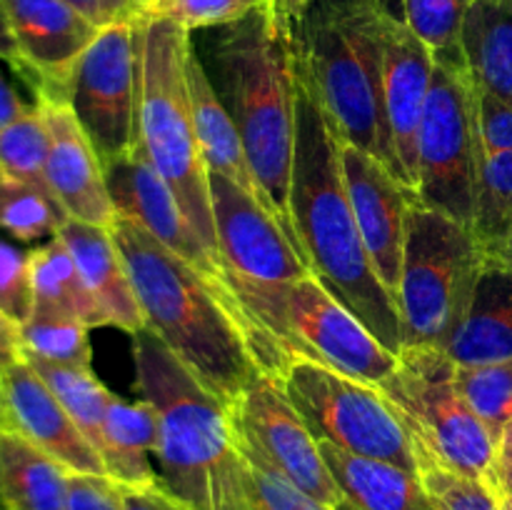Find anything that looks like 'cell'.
<instances>
[{"label": "cell", "mask_w": 512, "mask_h": 510, "mask_svg": "<svg viewBox=\"0 0 512 510\" xmlns=\"http://www.w3.org/2000/svg\"><path fill=\"white\" fill-rule=\"evenodd\" d=\"M298 60V55H295ZM290 218L310 273L393 350L405 348L393 295L370 263L340 165V135L298 65Z\"/></svg>", "instance_id": "1"}, {"label": "cell", "mask_w": 512, "mask_h": 510, "mask_svg": "<svg viewBox=\"0 0 512 510\" xmlns=\"http://www.w3.org/2000/svg\"><path fill=\"white\" fill-rule=\"evenodd\" d=\"M110 233L128 265L145 328L153 330L210 393L233 408L260 375L243 313L138 223L118 215Z\"/></svg>", "instance_id": "2"}, {"label": "cell", "mask_w": 512, "mask_h": 510, "mask_svg": "<svg viewBox=\"0 0 512 510\" xmlns=\"http://www.w3.org/2000/svg\"><path fill=\"white\" fill-rule=\"evenodd\" d=\"M210 55L218 70L213 85L238 128L250 168L300 250L290 218L298 60L288 0H270L248 18L218 28Z\"/></svg>", "instance_id": "3"}, {"label": "cell", "mask_w": 512, "mask_h": 510, "mask_svg": "<svg viewBox=\"0 0 512 510\" xmlns=\"http://www.w3.org/2000/svg\"><path fill=\"white\" fill-rule=\"evenodd\" d=\"M138 388L160 418V485L188 510H250L233 408L143 328L133 335Z\"/></svg>", "instance_id": "4"}, {"label": "cell", "mask_w": 512, "mask_h": 510, "mask_svg": "<svg viewBox=\"0 0 512 510\" xmlns=\"http://www.w3.org/2000/svg\"><path fill=\"white\" fill-rule=\"evenodd\" d=\"M298 65L340 140L378 158L400 183L385 118L383 10L388 0H288Z\"/></svg>", "instance_id": "5"}, {"label": "cell", "mask_w": 512, "mask_h": 510, "mask_svg": "<svg viewBox=\"0 0 512 510\" xmlns=\"http://www.w3.org/2000/svg\"><path fill=\"white\" fill-rule=\"evenodd\" d=\"M218 255L225 280L248 320L260 373L283 378L298 358L290 340L288 303L295 283L310 275L278 220L225 175L208 173Z\"/></svg>", "instance_id": "6"}, {"label": "cell", "mask_w": 512, "mask_h": 510, "mask_svg": "<svg viewBox=\"0 0 512 510\" xmlns=\"http://www.w3.org/2000/svg\"><path fill=\"white\" fill-rule=\"evenodd\" d=\"M190 50V30L175 20L153 13L138 20V143L220 263L208 168L190 110Z\"/></svg>", "instance_id": "7"}, {"label": "cell", "mask_w": 512, "mask_h": 510, "mask_svg": "<svg viewBox=\"0 0 512 510\" xmlns=\"http://www.w3.org/2000/svg\"><path fill=\"white\" fill-rule=\"evenodd\" d=\"M485 260L473 230L423 203L410 208L395 298L405 348L448 350L473 303Z\"/></svg>", "instance_id": "8"}, {"label": "cell", "mask_w": 512, "mask_h": 510, "mask_svg": "<svg viewBox=\"0 0 512 510\" xmlns=\"http://www.w3.org/2000/svg\"><path fill=\"white\" fill-rule=\"evenodd\" d=\"M378 390L408 428L415 458L488 485L498 463V440L460 393L458 365L445 350H400L398 368Z\"/></svg>", "instance_id": "9"}, {"label": "cell", "mask_w": 512, "mask_h": 510, "mask_svg": "<svg viewBox=\"0 0 512 510\" xmlns=\"http://www.w3.org/2000/svg\"><path fill=\"white\" fill-rule=\"evenodd\" d=\"M280 380L315 438L418 475L413 438L375 385L303 355L290 360Z\"/></svg>", "instance_id": "10"}, {"label": "cell", "mask_w": 512, "mask_h": 510, "mask_svg": "<svg viewBox=\"0 0 512 510\" xmlns=\"http://www.w3.org/2000/svg\"><path fill=\"white\" fill-rule=\"evenodd\" d=\"M483 155L473 78L465 68L435 63L418 135V203L473 228Z\"/></svg>", "instance_id": "11"}, {"label": "cell", "mask_w": 512, "mask_h": 510, "mask_svg": "<svg viewBox=\"0 0 512 510\" xmlns=\"http://www.w3.org/2000/svg\"><path fill=\"white\" fill-rule=\"evenodd\" d=\"M138 80V20L100 28L70 75L65 103L103 165L138 145Z\"/></svg>", "instance_id": "12"}, {"label": "cell", "mask_w": 512, "mask_h": 510, "mask_svg": "<svg viewBox=\"0 0 512 510\" xmlns=\"http://www.w3.org/2000/svg\"><path fill=\"white\" fill-rule=\"evenodd\" d=\"M238 433L280 475L333 510H345V498L320 453V443L285 393L283 380L260 373L233 405Z\"/></svg>", "instance_id": "13"}, {"label": "cell", "mask_w": 512, "mask_h": 510, "mask_svg": "<svg viewBox=\"0 0 512 510\" xmlns=\"http://www.w3.org/2000/svg\"><path fill=\"white\" fill-rule=\"evenodd\" d=\"M288 325L295 355L318 360L360 383L380 388L398 368V355L385 348L313 273L298 280L290 293Z\"/></svg>", "instance_id": "14"}, {"label": "cell", "mask_w": 512, "mask_h": 510, "mask_svg": "<svg viewBox=\"0 0 512 510\" xmlns=\"http://www.w3.org/2000/svg\"><path fill=\"white\" fill-rule=\"evenodd\" d=\"M103 168L115 213L138 223L143 230H148L170 253L183 258L190 268L205 275L218 288V293L223 298H228L240 310L238 300L233 298V293L228 288V280H225V268L205 248V243L195 233L190 220L185 218L183 208L178 205L175 195L170 193L165 180L158 175V170L153 168V163L148 160L145 150L140 148V143L130 153H125L123 158L113 160V163H105Z\"/></svg>", "instance_id": "15"}, {"label": "cell", "mask_w": 512, "mask_h": 510, "mask_svg": "<svg viewBox=\"0 0 512 510\" xmlns=\"http://www.w3.org/2000/svg\"><path fill=\"white\" fill-rule=\"evenodd\" d=\"M340 165L370 263L395 300L403 268L408 215L418 203V193L400 183L378 158L345 140H340Z\"/></svg>", "instance_id": "16"}, {"label": "cell", "mask_w": 512, "mask_h": 510, "mask_svg": "<svg viewBox=\"0 0 512 510\" xmlns=\"http://www.w3.org/2000/svg\"><path fill=\"white\" fill-rule=\"evenodd\" d=\"M8 13L20 58L23 83L38 98L65 100L75 63L100 28L65 0H0Z\"/></svg>", "instance_id": "17"}, {"label": "cell", "mask_w": 512, "mask_h": 510, "mask_svg": "<svg viewBox=\"0 0 512 510\" xmlns=\"http://www.w3.org/2000/svg\"><path fill=\"white\" fill-rule=\"evenodd\" d=\"M435 58L428 45L403 23L398 13L383 10V95L390 138L408 188L418 185V135L433 83Z\"/></svg>", "instance_id": "18"}, {"label": "cell", "mask_w": 512, "mask_h": 510, "mask_svg": "<svg viewBox=\"0 0 512 510\" xmlns=\"http://www.w3.org/2000/svg\"><path fill=\"white\" fill-rule=\"evenodd\" d=\"M5 428H13L70 473L108 475L98 450L25 358L0 373Z\"/></svg>", "instance_id": "19"}, {"label": "cell", "mask_w": 512, "mask_h": 510, "mask_svg": "<svg viewBox=\"0 0 512 510\" xmlns=\"http://www.w3.org/2000/svg\"><path fill=\"white\" fill-rule=\"evenodd\" d=\"M50 130V153L45 165L50 193L70 220L113 228L115 205L110 200L105 168L65 100L38 98Z\"/></svg>", "instance_id": "20"}, {"label": "cell", "mask_w": 512, "mask_h": 510, "mask_svg": "<svg viewBox=\"0 0 512 510\" xmlns=\"http://www.w3.org/2000/svg\"><path fill=\"white\" fill-rule=\"evenodd\" d=\"M188 93H190V110H193L195 135H198L200 155H203V163L205 168H208V173L225 175L230 183L243 188L255 203L263 205V208L278 220V225L285 230L290 243L298 248V243H295V238L290 235L285 220L280 218L275 205L270 203V198L265 195L263 185H260L258 178H255L253 168H250L248 153H245V145L243 140H240L238 128H235L233 118H230L228 108H225V103L220 100L218 90H215L213 80H210L208 75V68H205L203 60L198 58L195 48L190 50V58H188Z\"/></svg>", "instance_id": "21"}, {"label": "cell", "mask_w": 512, "mask_h": 510, "mask_svg": "<svg viewBox=\"0 0 512 510\" xmlns=\"http://www.w3.org/2000/svg\"><path fill=\"white\" fill-rule=\"evenodd\" d=\"M58 238L73 255L85 285L108 315V323L130 335L140 333L145 328V315L110 228L68 218L58 230Z\"/></svg>", "instance_id": "22"}, {"label": "cell", "mask_w": 512, "mask_h": 510, "mask_svg": "<svg viewBox=\"0 0 512 510\" xmlns=\"http://www.w3.org/2000/svg\"><path fill=\"white\" fill-rule=\"evenodd\" d=\"M455 365H483L512 358V268L488 258L473 303L448 350Z\"/></svg>", "instance_id": "23"}, {"label": "cell", "mask_w": 512, "mask_h": 510, "mask_svg": "<svg viewBox=\"0 0 512 510\" xmlns=\"http://www.w3.org/2000/svg\"><path fill=\"white\" fill-rule=\"evenodd\" d=\"M320 453L345 498V510H438L420 475L385 460L353 455L328 440Z\"/></svg>", "instance_id": "24"}, {"label": "cell", "mask_w": 512, "mask_h": 510, "mask_svg": "<svg viewBox=\"0 0 512 510\" xmlns=\"http://www.w3.org/2000/svg\"><path fill=\"white\" fill-rule=\"evenodd\" d=\"M160 418L148 400H130L113 395L103 423L100 458L105 473L118 485H153L160 483L153 455L158 450Z\"/></svg>", "instance_id": "25"}, {"label": "cell", "mask_w": 512, "mask_h": 510, "mask_svg": "<svg viewBox=\"0 0 512 510\" xmlns=\"http://www.w3.org/2000/svg\"><path fill=\"white\" fill-rule=\"evenodd\" d=\"M68 475L55 458L0 425V500L3 510H65Z\"/></svg>", "instance_id": "26"}, {"label": "cell", "mask_w": 512, "mask_h": 510, "mask_svg": "<svg viewBox=\"0 0 512 510\" xmlns=\"http://www.w3.org/2000/svg\"><path fill=\"white\" fill-rule=\"evenodd\" d=\"M463 58L475 85L512 103V0H468Z\"/></svg>", "instance_id": "27"}, {"label": "cell", "mask_w": 512, "mask_h": 510, "mask_svg": "<svg viewBox=\"0 0 512 510\" xmlns=\"http://www.w3.org/2000/svg\"><path fill=\"white\" fill-rule=\"evenodd\" d=\"M28 258L33 278V313L65 315L88 328L110 325L108 315L93 298L73 255L58 235L30 250Z\"/></svg>", "instance_id": "28"}, {"label": "cell", "mask_w": 512, "mask_h": 510, "mask_svg": "<svg viewBox=\"0 0 512 510\" xmlns=\"http://www.w3.org/2000/svg\"><path fill=\"white\" fill-rule=\"evenodd\" d=\"M23 358L33 365L35 373L45 380V385L53 390V395L68 410L75 425L83 430L85 438L100 453L105 413H108V403L113 393L100 383L93 368H70V365H55L48 363V360L28 358V355H23Z\"/></svg>", "instance_id": "29"}, {"label": "cell", "mask_w": 512, "mask_h": 510, "mask_svg": "<svg viewBox=\"0 0 512 510\" xmlns=\"http://www.w3.org/2000/svg\"><path fill=\"white\" fill-rule=\"evenodd\" d=\"M470 230L488 258H503L512 233V150L483 155Z\"/></svg>", "instance_id": "30"}, {"label": "cell", "mask_w": 512, "mask_h": 510, "mask_svg": "<svg viewBox=\"0 0 512 510\" xmlns=\"http://www.w3.org/2000/svg\"><path fill=\"white\" fill-rule=\"evenodd\" d=\"M48 153L50 130L38 103L0 130V175L53 195L45 178Z\"/></svg>", "instance_id": "31"}, {"label": "cell", "mask_w": 512, "mask_h": 510, "mask_svg": "<svg viewBox=\"0 0 512 510\" xmlns=\"http://www.w3.org/2000/svg\"><path fill=\"white\" fill-rule=\"evenodd\" d=\"M465 13H468V0H400L403 23L428 45L435 63L450 68H465Z\"/></svg>", "instance_id": "32"}, {"label": "cell", "mask_w": 512, "mask_h": 510, "mask_svg": "<svg viewBox=\"0 0 512 510\" xmlns=\"http://www.w3.org/2000/svg\"><path fill=\"white\" fill-rule=\"evenodd\" d=\"M88 325L65 315L33 313L18 328L20 353L70 368H93Z\"/></svg>", "instance_id": "33"}, {"label": "cell", "mask_w": 512, "mask_h": 510, "mask_svg": "<svg viewBox=\"0 0 512 510\" xmlns=\"http://www.w3.org/2000/svg\"><path fill=\"white\" fill-rule=\"evenodd\" d=\"M68 220L53 195L0 175V228L23 243L55 238Z\"/></svg>", "instance_id": "34"}, {"label": "cell", "mask_w": 512, "mask_h": 510, "mask_svg": "<svg viewBox=\"0 0 512 510\" xmlns=\"http://www.w3.org/2000/svg\"><path fill=\"white\" fill-rule=\"evenodd\" d=\"M458 388L500 443L505 425L512 420V358L483 365H458Z\"/></svg>", "instance_id": "35"}, {"label": "cell", "mask_w": 512, "mask_h": 510, "mask_svg": "<svg viewBox=\"0 0 512 510\" xmlns=\"http://www.w3.org/2000/svg\"><path fill=\"white\" fill-rule=\"evenodd\" d=\"M238 430V428H235ZM238 448L245 463V488L250 510H333L280 475L243 435L238 433Z\"/></svg>", "instance_id": "36"}, {"label": "cell", "mask_w": 512, "mask_h": 510, "mask_svg": "<svg viewBox=\"0 0 512 510\" xmlns=\"http://www.w3.org/2000/svg\"><path fill=\"white\" fill-rule=\"evenodd\" d=\"M418 475L438 510H505L488 485L450 473L433 460H418Z\"/></svg>", "instance_id": "37"}, {"label": "cell", "mask_w": 512, "mask_h": 510, "mask_svg": "<svg viewBox=\"0 0 512 510\" xmlns=\"http://www.w3.org/2000/svg\"><path fill=\"white\" fill-rule=\"evenodd\" d=\"M270 0H163L150 13L175 20L185 30L223 28L265 8Z\"/></svg>", "instance_id": "38"}, {"label": "cell", "mask_w": 512, "mask_h": 510, "mask_svg": "<svg viewBox=\"0 0 512 510\" xmlns=\"http://www.w3.org/2000/svg\"><path fill=\"white\" fill-rule=\"evenodd\" d=\"M33 303L28 253L0 240V315L20 328L33 315Z\"/></svg>", "instance_id": "39"}, {"label": "cell", "mask_w": 512, "mask_h": 510, "mask_svg": "<svg viewBox=\"0 0 512 510\" xmlns=\"http://www.w3.org/2000/svg\"><path fill=\"white\" fill-rule=\"evenodd\" d=\"M475 85V83H473ZM475 113H478L480 145L485 155L512 150V103L475 85Z\"/></svg>", "instance_id": "40"}, {"label": "cell", "mask_w": 512, "mask_h": 510, "mask_svg": "<svg viewBox=\"0 0 512 510\" xmlns=\"http://www.w3.org/2000/svg\"><path fill=\"white\" fill-rule=\"evenodd\" d=\"M65 510H123V498L108 475L70 473Z\"/></svg>", "instance_id": "41"}, {"label": "cell", "mask_w": 512, "mask_h": 510, "mask_svg": "<svg viewBox=\"0 0 512 510\" xmlns=\"http://www.w3.org/2000/svg\"><path fill=\"white\" fill-rule=\"evenodd\" d=\"M65 3L80 10L98 28H108L115 23H135L148 15L145 0H65Z\"/></svg>", "instance_id": "42"}, {"label": "cell", "mask_w": 512, "mask_h": 510, "mask_svg": "<svg viewBox=\"0 0 512 510\" xmlns=\"http://www.w3.org/2000/svg\"><path fill=\"white\" fill-rule=\"evenodd\" d=\"M123 510H188L160 483L153 485H118Z\"/></svg>", "instance_id": "43"}, {"label": "cell", "mask_w": 512, "mask_h": 510, "mask_svg": "<svg viewBox=\"0 0 512 510\" xmlns=\"http://www.w3.org/2000/svg\"><path fill=\"white\" fill-rule=\"evenodd\" d=\"M0 60H3V63H8L10 68H13V73L23 78V73H25L23 58H20L18 43H15L13 28H10V20H8V13H5L3 3H0Z\"/></svg>", "instance_id": "44"}, {"label": "cell", "mask_w": 512, "mask_h": 510, "mask_svg": "<svg viewBox=\"0 0 512 510\" xmlns=\"http://www.w3.org/2000/svg\"><path fill=\"white\" fill-rule=\"evenodd\" d=\"M28 108L30 105L18 98V93L13 90L10 80L5 78L3 70H0V130H3L5 125L13 123L15 118H20Z\"/></svg>", "instance_id": "45"}, {"label": "cell", "mask_w": 512, "mask_h": 510, "mask_svg": "<svg viewBox=\"0 0 512 510\" xmlns=\"http://www.w3.org/2000/svg\"><path fill=\"white\" fill-rule=\"evenodd\" d=\"M20 358H23V353H20L18 328L10 325L8 320L0 315V373H3L5 368H10L13 363H18Z\"/></svg>", "instance_id": "46"}, {"label": "cell", "mask_w": 512, "mask_h": 510, "mask_svg": "<svg viewBox=\"0 0 512 510\" xmlns=\"http://www.w3.org/2000/svg\"><path fill=\"white\" fill-rule=\"evenodd\" d=\"M488 488L493 490L495 495L512 498V458H498L493 475H490L488 480Z\"/></svg>", "instance_id": "47"}, {"label": "cell", "mask_w": 512, "mask_h": 510, "mask_svg": "<svg viewBox=\"0 0 512 510\" xmlns=\"http://www.w3.org/2000/svg\"><path fill=\"white\" fill-rule=\"evenodd\" d=\"M498 458H512V420L508 425H505L503 435H500Z\"/></svg>", "instance_id": "48"}, {"label": "cell", "mask_w": 512, "mask_h": 510, "mask_svg": "<svg viewBox=\"0 0 512 510\" xmlns=\"http://www.w3.org/2000/svg\"><path fill=\"white\" fill-rule=\"evenodd\" d=\"M500 260H503V263H508L512 268V233H510V240H508V248H505V255Z\"/></svg>", "instance_id": "49"}, {"label": "cell", "mask_w": 512, "mask_h": 510, "mask_svg": "<svg viewBox=\"0 0 512 510\" xmlns=\"http://www.w3.org/2000/svg\"><path fill=\"white\" fill-rule=\"evenodd\" d=\"M498 500H500V505H503L505 510H512V498H505V495H498Z\"/></svg>", "instance_id": "50"}, {"label": "cell", "mask_w": 512, "mask_h": 510, "mask_svg": "<svg viewBox=\"0 0 512 510\" xmlns=\"http://www.w3.org/2000/svg\"><path fill=\"white\" fill-rule=\"evenodd\" d=\"M0 425H5V413H3V390H0Z\"/></svg>", "instance_id": "51"}, {"label": "cell", "mask_w": 512, "mask_h": 510, "mask_svg": "<svg viewBox=\"0 0 512 510\" xmlns=\"http://www.w3.org/2000/svg\"><path fill=\"white\" fill-rule=\"evenodd\" d=\"M145 3H148V13H150V10H153V8H158V5L163 3V0H145Z\"/></svg>", "instance_id": "52"}, {"label": "cell", "mask_w": 512, "mask_h": 510, "mask_svg": "<svg viewBox=\"0 0 512 510\" xmlns=\"http://www.w3.org/2000/svg\"><path fill=\"white\" fill-rule=\"evenodd\" d=\"M0 510H3V500H0Z\"/></svg>", "instance_id": "53"}]
</instances>
